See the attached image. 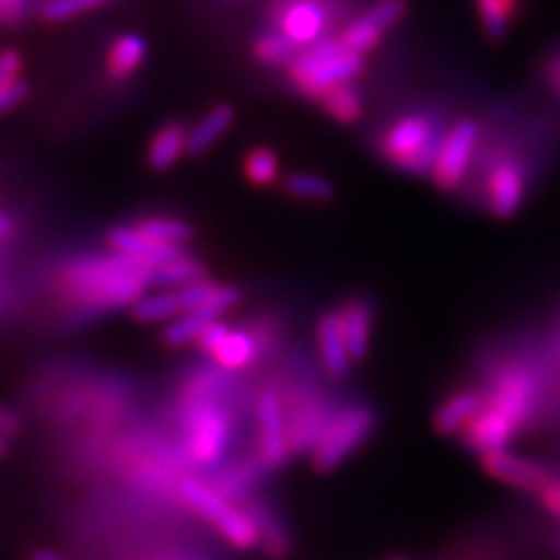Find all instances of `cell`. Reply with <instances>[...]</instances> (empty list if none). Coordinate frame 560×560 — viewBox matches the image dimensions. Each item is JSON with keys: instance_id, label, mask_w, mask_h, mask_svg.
I'll return each mask as SVG.
<instances>
[{"instance_id": "obj_1", "label": "cell", "mask_w": 560, "mask_h": 560, "mask_svg": "<svg viewBox=\"0 0 560 560\" xmlns=\"http://www.w3.org/2000/svg\"><path fill=\"white\" fill-rule=\"evenodd\" d=\"M150 265L121 253L82 259L70 267L63 285L78 302L94 308L136 304L148 288Z\"/></svg>"}, {"instance_id": "obj_2", "label": "cell", "mask_w": 560, "mask_h": 560, "mask_svg": "<svg viewBox=\"0 0 560 560\" xmlns=\"http://www.w3.org/2000/svg\"><path fill=\"white\" fill-rule=\"evenodd\" d=\"M364 70V57L350 51L339 38H323L290 63V80L304 96L318 101L339 84L353 82Z\"/></svg>"}, {"instance_id": "obj_3", "label": "cell", "mask_w": 560, "mask_h": 560, "mask_svg": "<svg viewBox=\"0 0 560 560\" xmlns=\"http://www.w3.org/2000/svg\"><path fill=\"white\" fill-rule=\"evenodd\" d=\"M180 498L191 512L208 521L210 528H213L222 539L230 541L234 549L248 551L261 545L259 525L255 516L248 512V506L238 510L232 498L220 493L213 483H206L197 477H187L180 483Z\"/></svg>"}, {"instance_id": "obj_4", "label": "cell", "mask_w": 560, "mask_h": 560, "mask_svg": "<svg viewBox=\"0 0 560 560\" xmlns=\"http://www.w3.org/2000/svg\"><path fill=\"white\" fill-rule=\"evenodd\" d=\"M234 418L215 399L197 395L189 399L183 418V444L191 465L220 467L234 442Z\"/></svg>"}, {"instance_id": "obj_5", "label": "cell", "mask_w": 560, "mask_h": 560, "mask_svg": "<svg viewBox=\"0 0 560 560\" xmlns=\"http://www.w3.org/2000/svg\"><path fill=\"white\" fill-rule=\"evenodd\" d=\"M376 425V413L366 405H348L331 413L320 436L311 448V465L320 475L339 469L350 455L370 440Z\"/></svg>"}, {"instance_id": "obj_6", "label": "cell", "mask_w": 560, "mask_h": 560, "mask_svg": "<svg viewBox=\"0 0 560 560\" xmlns=\"http://www.w3.org/2000/svg\"><path fill=\"white\" fill-rule=\"evenodd\" d=\"M539 401V381L533 372L521 370V366H512L504 370L495 383L493 390L486 395V407L495 411L504 420L518 430L530 420V416L537 409Z\"/></svg>"}, {"instance_id": "obj_7", "label": "cell", "mask_w": 560, "mask_h": 560, "mask_svg": "<svg viewBox=\"0 0 560 560\" xmlns=\"http://www.w3.org/2000/svg\"><path fill=\"white\" fill-rule=\"evenodd\" d=\"M288 420L280 397L273 390L261 393L257 399V455L265 469H278L290 458Z\"/></svg>"}, {"instance_id": "obj_8", "label": "cell", "mask_w": 560, "mask_h": 560, "mask_svg": "<svg viewBox=\"0 0 560 560\" xmlns=\"http://www.w3.org/2000/svg\"><path fill=\"white\" fill-rule=\"evenodd\" d=\"M477 140H479V125L475 119H463L448 133H444V143L432 171L436 187H442L446 191L460 187V183L465 180V175L469 171V162H471V154H475Z\"/></svg>"}, {"instance_id": "obj_9", "label": "cell", "mask_w": 560, "mask_h": 560, "mask_svg": "<svg viewBox=\"0 0 560 560\" xmlns=\"http://www.w3.org/2000/svg\"><path fill=\"white\" fill-rule=\"evenodd\" d=\"M409 10V0H378L370 10L362 12L355 22H350L339 40L355 55H370L383 40V35L397 26Z\"/></svg>"}, {"instance_id": "obj_10", "label": "cell", "mask_w": 560, "mask_h": 560, "mask_svg": "<svg viewBox=\"0 0 560 560\" xmlns=\"http://www.w3.org/2000/svg\"><path fill=\"white\" fill-rule=\"evenodd\" d=\"M197 346L226 372H241V370H245V366H250L257 358L255 337L248 335L245 329L226 327L220 320L210 323L201 331V337L197 339Z\"/></svg>"}, {"instance_id": "obj_11", "label": "cell", "mask_w": 560, "mask_h": 560, "mask_svg": "<svg viewBox=\"0 0 560 560\" xmlns=\"http://www.w3.org/2000/svg\"><path fill=\"white\" fill-rule=\"evenodd\" d=\"M481 467L486 475L493 477L495 481L525 490V493H533V495H537L541 488L549 486L556 479L553 471L547 469L541 463L523 458V455L510 453L506 448L481 455Z\"/></svg>"}, {"instance_id": "obj_12", "label": "cell", "mask_w": 560, "mask_h": 560, "mask_svg": "<svg viewBox=\"0 0 560 560\" xmlns=\"http://www.w3.org/2000/svg\"><path fill=\"white\" fill-rule=\"evenodd\" d=\"M436 136L434 121L428 115H407L397 119L395 125L383 133L381 138V152L388 162H393L397 168L405 166L413 154H418Z\"/></svg>"}, {"instance_id": "obj_13", "label": "cell", "mask_w": 560, "mask_h": 560, "mask_svg": "<svg viewBox=\"0 0 560 560\" xmlns=\"http://www.w3.org/2000/svg\"><path fill=\"white\" fill-rule=\"evenodd\" d=\"M329 12L320 0H288L280 5L276 28L283 31L296 47H311L323 40Z\"/></svg>"}, {"instance_id": "obj_14", "label": "cell", "mask_w": 560, "mask_h": 560, "mask_svg": "<svg viewBox=\"0 0 560 560\" xmlns=\"http://www.w3.org/2000/svg\"><path fill=\"white\" fill-rule=\"evenodd\" d=\"M525 197V173L516 160L500 162L488 175L486 201L495 218H512Z\"/></svg>"}, {"instance_id": "obj_15", "label": "cell", "mask_w": 560, "mask_h": 560, "mask_svg": "<svg viewBox=\"0 0 560 560\" xmlns=\"http://www.w3.org/2000/svg\"><path fill=\"white\" fill-rule=\"evenodd\" d=\"M108 243L115 253L136 257L140 261H145V265H150V267L171 265V261H178V259L187 257L183 253V248H178V245L156 243L140 232L138 226H115V230L108 232Z\"/></svg>"}, {"instance_id": "obj_16", "label": "cell", "mask_w": 560, "mask_h": 560, "mask_svg": "<svg viewBox=\"0 0 560 560\" xmlns=\"http://www.w3.org/2000/svg\"><path fill=\"white\" fill-rule=\"evenodd\" d=\"M339 318H341V329H343V339L348 355L353 362H362L370 353V343H372V304L364 300H350L339 308Z\"/></svg>"}, {"instance_id": "obj_17", "label": "cell", "mask_w": 560, "mask_h": 560, "mask_svg": "<svg viewBox=\"0 0 560 560\" xmlns=\"http://www.w3.org/2000/svg\"><path fill=\"white\" fill-rule=\"evenodd\" d=\"M483 401H486V395L479 390H460L451 395L444 405L436 409L432 418L434 430L444 436L463 434V430L483 409Z\"/></svg>"}, {"instance_id": "obj_18", "label": "cell", "mask_w": 560, "mask_h": 560, "mask_svg": "<svg viewBox=\"0 0 560 560\" xmlns=\"http://www.w3.org/2000/svg\"><path fill=\"white\" fill-rule=\"evenodd\" d=\"M318 348H320V360H323V366L327 370V374L335 376V378H343L350 370V362H353V360H350V355H348L339 311L325 313L320 318V323H318Z\"/></svg>"}, {"instance_id": "obj_19", "label": "cell", "mask_w": 560, "mask_h": 560, "mask_svg": "<svg viewBox=\"0 0 560 560\" xmlns=\"http://www.w3.org/2000/svg\"><path fill=\"white\" fill-rule=\"evenodd\" d=\"M236 119V113L232 105H215L213 110H208L195 127L189 129L187 136V154H206L210 148H213L218 140L232 129Z\"/></svg>"}, {"instance_id": "obj_20", "label": "cell", "mask_w": 560, "mask_h": 560, "mask_svg": "<svg viewBox=\"0 0 560 560\" xmlns=\"http://www.w3.org/2000/svg\"><path fill=\"white\" fill-rule=\"evenodd\" d=\"M187 136L189 131L183 125H166L154 133L150 150H148V166L156 173H164L180 162V156L187 152Z\"/></svg>"}, {"instance_id": "obj_21", "label": "cell", "mask_w": 560, "mask_h": 560, "mask_svg": "<svg viewBox=\"0 0 560 560\" xmlns=\"http://www.w3.org/2000/svg\"><path fill=\"white\" fill-rule=\"evenodd\" d=\"M148 55V45L143 40V35L138 33H125L110 45L108 51V73L115 80H127L133 75L140 68V63L145 61Z\"/></svg>"}, {"instance_id": "obj_22", "label": "cell", "mask_w": 560, "mask_h": 560, "mask_svg": "<svg viewBox=\"0 0 560 560\" xmlns=\"http://www.w3.org/2000/svg\"><path fill=\"white\" fill-rule=\"evenodd\" d=\"M481 31L488 40L502 43L510 33V24L516 16L518 0H475Z\"/></svg>"}, {"instance_id": "obj_23", "label": "cell", "mask_w": 560, "mask_h": 560, "mask_svg": "<svg viewBox=\"0 0 560 560\" xmlns=\"http://www.w3.org/2000/svg\"><path fill=\"white\" fill-rule=\"evenodd\" d=\"M183 313H185V304L178 288L160 292V294L140 296V300L133 304V318L140 323H164L168 318H178Z\"/></svg>"}, {"instance_id": "obj_24", "label": "cell", "mask_w": 560, "mask_h": 560, "mask_svg": "<svg viewBox=\"0 0 560 560\" xmlns=\"http://www.w3.org/2000/svg\"><path fill=\"white\" fill-rule=\"evenodd\" d=\"M199 280H206V269L197 259L189 257L171 261V265L152 267L148 273V285L154 288H185L191 283H199Z\"/></svg>"}, {"instance_id": "obj_25", "label": "cell", "mask_w": 560, "mask_h": 560, "mask_svg": "<svg viewBox=\"0 0 560 560\" xmlns=\"http://www.w3.org/2000/svg\"><path fill=\"white\" fill-rule=\"evenodd\" d=\"M296 49L300 47H296L283 31L271 28L257 35L253 45V55L259 63L265 66H290L296 59V55H300Z\"/></svg>"}, {"instance_id": "obj_26", "label": "cell", "mask_w": 560, "mask_h": 560, "mask_svg": "<svg viewBox=\"0 0 560 560\" xmlns=\"http://www.w3.org/2000/svg\"><path fill=\"white\" fill-rule=\"evenodd\" d=\"M318 101L323 105V110L331 119L341 121V125H353V121L362 117V96L350 82L325 92Z\"/></svg>"}, {"instance_id": "obj_27", "label": "cell", "mask_w": 560, "mask_h": 560, "mask_svg": "<svg viewBox=\"0 0 560 560\" xmlns=\"http://www.w3.org/2000/svg\"><path fill=\"white\" fill-rule=\"evenodd\" d=\"M215 320L218 315L210 313L208 308L187 311L164 329V343L171 348H183L191 341H197L201 337V331Z\"/></svg>"}, {"instance_id": "obj_28", "label": "cell", "mask_w": 560, "mask_h": 560, "mask_svg": "<svg viewBox=\"0 0 560 560\" xmlns=\"http://www.w3.org/2000/svg\"><path fill=\"white\" fill-rule=\"evenodd\" d=\"M248 512L255 516L257 525H259V535H261V547H265V551L269 556H285L290 551V537L285 533L283 525L278 523V518L265 510V506L259 504H250Z\"/></svg>"}, {"instance_id": "obj_29", "label": "cell", "mask_w": 560, "mask_h": 560, "mask_svg": "<svg viewBox=\"0 0 560 560\" xmlns=\"http://www.w3.org/2000/svg\"><path fill=\"white\" fill-rule=\"evenodd\" d=\"M261 471H265L261 463L257 458H250L245 463H236L234 467H226L222 475L215 479L213 486L226 498H238L241 493H245V490H248L259 479Z\"/></svg>"}, {"instance_id": "obj_30", "label": "cell", "mask_w": 560, "mask_h": 560, "mask_svg": "<svg viewBox=\"0 0 560 560\" xmlns=\"http://www.w3.org/2000/svg\"><path fill=\"white\" fill-rule=\"evenodd\" d=\"M138 230L143 232L145 236H150L156 243H166V245H178L183 248L185 243L191 241L195 232H191V226L183 220H175V218H148V220H140L138 222Z\"/></svg>"}, {"instance_id": "obj_31", "label": "cell", "mask_w": 560, "mask_h": 560, "mask_svg": "<svg viewBox=\"0 0 560 560\" xmlns=\"http://www.w3.org/2000/svg\"><path fill=\"white\" fill-rule=\"evenodd\" d=\"M283 187L290 197L315 201V203H323L335 197V185L320 178V175H311V173H290L283 180Z\"/></svg>"}, {"instance_id": "obj_32", "label": "cell", "mask_w": 560, "mask_h": 560, "mask_svg": "<svg viewBox=\"0 0 560 560\" xmlns=\"http://www.w3.org/2000/svg\"><path fill=\"white\" fill-rule=\"evenodd\" d=\"M245 178H248L257 187H269L278 180L280 173V160L278 154L269 148H255L243 162Z\"/></svg>"}, {"instance_id": "obj_33", "label": "cell", "mask_w": 560, "mask_h": 560, "mask_svg": "<svg viewBox=\"0 0 560 560\" xmlns=\"http://www.w3.org/2000/svg\"><path fill=\"white\" fill-rule=\"evenodd\" d=\"M110 0H45V5L40 10L43 20L49 24H59V22H68L73 16H80L84 12L98 10L103 5H108Z\"/></svg>"}, {"instance_id": "obj_34", "label": "cell", "mask_w": 560, "mask_h": 560, "mask_svg": "<svg viewBox=\"0 0 560 560\" xmlns=\"http://www.w3.org/2000/svg\"><path fill=\"white\" fill-rule=\"evenodd\" d=\"M22 68H24V57L20 49H14V47L0 49V86L20 80Z\"/></svg>"}, {"instance_id": "obj_35", "label": "cell", "mask_w": 560, "mask_h": 560, "mask_svg": "<svg viewBox=\"0 0 560 560\" xmlns=\"http://www.w3.org/2000/svg\"><path fill=\"white\" fill-rule=\"evenodd\" d=\"M28 92H31L28 84L22 82V80L0 86V117L8 115L10 110H14L16 105H22L28 98Z\"/></svg>"}, {"instance_id": "obj_36", "label": "cell", "mask_w": 560, "mask_h": 560, "mask_svg": "<svg viewBox=\"0 0 560 560\" xmlns=\"http://www.w3.org/2000/svg\"><path fill=\"white\" fill-rule=\"evenodd\" d=\"M537 500L553 518L560 521V479H553L549 486L541 488L537 493Z\"/></svg>"}, {"instance_id": "obj_37", "label": "cell", "mask_w": 560, "mask_h": 560, "mask_svg": "<svg viewBox=\"0 0 560 560\" xmlns=\"http://www.w3.org/2000/svg\"><path fill=\"white\" fill-rule=\"evenodd\" d=\"M22 430V420L20 416H16L14 411L0 407V434H5L8 440H12V436L20 434Z\"/></svg>"}, {"instance_id": "obj_38", "label": "cell", "mask_w": 560, "mask_h": 560, "mask_svg": "<svg viewBox=\"0 0 560 560\" xmlns=\"http://www.w3.org/2000/svg\"><path fill=\"white\" fill-rule=\"evenodd\" d=\"M545 80L551 90L560 96V51L545 61Z\"/></svg>"}, {"instance_id": "obj_39", "label": "cell", "mask_w": 560, "mask_h": 560, "mask_svg": "<svg viewBox=\"0 0 560 560\" xmlns=\"http://www.w3.org/2000/svg\"><path fill=\"white\" fill-rule=\"evenodd\" d=\"M31 560H68V558H63L57 551H49V549H35L31 553Z\"/></svg>"}, {"instance_id": "obj_40", "label": "cell", "mask_w": 560, "mask_h": 560, "mask_svg": "<svg viewBox=\"0 0 560 560\" xmlns=\"http://www.w3.org/2000/svg\"><path fill=\"white\" fill-rule=\"evenodd\" d=\"M22 8V0H0V12H3L5 16H12L20 12Z\"/></svg>"}, {"instance_id": "obj_41", "label": "cell", "mask_w": 560, "mask_h": 560, "mask_svg": "<svg viewBox=\"0 0 560 560\" xmlns=\"http://www.w3.org/2000/svg\"><path fill=\"white\" fill-rule=\"evenodd\" d=\"M14 234V222L0 213V238H10Z\"/></svg>"}, {"instance_id": "obj_42", "label": "cell", "mask_w": 560, "mask_h": 560, "mask_svg": "<svg viewBox=\"0 0 560 560\" xmlns=\"http://www.w3.org/2000/svg\"><path fill=\"white\" fill-rule=\"evenodd\" d=\"M12 453V444L5 434H0V460H5L8 455Z\"/></svg>"}, {"instance_id": "obj_43", "label": "cell", "mask_w": 560, "mask_h": 560, "mask_svg": "<svg viewBox=\"0 0 560 560\" xmlns=\"http://www.w3.org/2000/svg\"><path fill=\"white\" fill-rule=\"evenodd\" d=\"M393 560H407V558H393Z\"/></svg>"}]
</instances>
